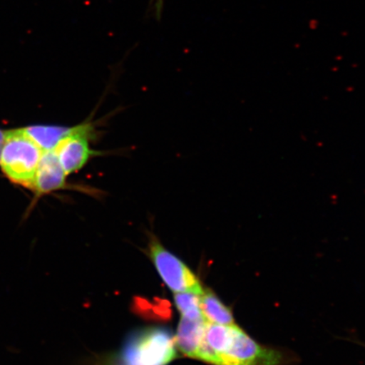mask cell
I'll return each instance as SVG.
<instances>
[{
  "label": "cell",
  "mask_w": 365,
  "mask_h": 365,
  "mask_svg": "<svg viewBox=\"0 0 365 365\" xmlns=\"http://www.w3.org/2000/svg\"><path fill=\"white\" fill-rule=\"evenodd\" d=\"M284 354L268 348L236 325L207 323L197 359L212 365H281Z\"/></svg>",
  "instance_id": "1"
},
{
  "label": "cell",
  "mask_w": 365,
  "mask_h": 365,
  "mask_svg": "<svg viewBox=\"0 0 365 365\" xmlns=\"http://www.w3.org/2000/svg\"><path fill=\"white\" fill-rule=\"evenodd\" d=\"M177 357L175 337L166 327L132 332L121 350L105 365H168Z\"/></svg>",
  "instance_id": "2"
},
{
  "label": "cell",
  "mask_w": 365,
  "mask_h": 365,
  "mask_svg": "<svg viewBox=\"0 0 365 365\" xmlns=\"http://www.w3.org/2000/svg\"><path fill=\"white\" fill-rule=\"evenodd\" d=\"M43 150L19 129L8 130L0 153V166L9 180L34 190Z\"/></svg>",
  "instance_id": "3"
},
{
  "label": "cell",
  "mask_w": 365,
  "mask_h": 365,
  "mask_svg": "<svg viewBox=\"0 0 365 365\" xmlns=\"http://www.w3.org/2000/svg\"><path fill=\"white\" fill-rule=\"evenodd\" d=\"M149 255L168 289L175 293L203 294L204 289L197 277L155 237L150 241Z\"/></svg>",
  "instance_id": "4"
},
{
  "label": "cell",
  "mask_w": 365,
  "mask_h": 365,
  "mask_svg": "<svg viewBox=\"0 0 365 365\" xmlns=\"http://www.w3.org/2000/svg\"><path fill=\"white\" fill-rule=\"evenodd\" d=\"M96 137L94 122H84L80 130L61 141L54 150L67 176L81 170L91 158L101 156L103 153L91 147V140Z\"/></svg>",
  "instance_id": "5"
},
{
  "label": "cell",
  "mask_w": 365,
  "mask_h": 365,
  "mask_svg": "<svg viewBox=\"0 0 365 365\" xmlns=\"http://www.w3.org/2000/svg\"><path fill=\"white\" fill-rule=\"evenodd\" d=\"M66 178L56 150L43 152L36 172L34 190L36 195H43L65 189Z\"/></svg>",
  "instance_id": "6"
},
{
  "label": "cell",
  "mask_w": 365,
  "mask_h": 365,
  "mask_svg": "<svg viewBox=\"0 0 365 365\" xmlns=\"http://www.w3.org/2000/svg\"><path fill=\"white\" fill-rule=\"evenodd\" d=\"M207 323L205 319H190L181 317L175 336V344L182 354L197 359Z\"/></svg>",
  "instance_id": "7"
},
{
  "label": "cell",
  "mask_w": 365,
  "mask_h": 365,
  "mask_svg": "<svg viewBox=\"0 0 365 365\" xmlns=\"http://www.w3.org/2000/svg\"><path fill=\"white\" fill-rule=\"evenodd\" d=\"M83 123L72 127L34 125L19 129L22 134L34 141L43 152L53 150L63 140L80 130Z\"/></svg>",
  "instance_id": "8"
},
{
  "label": "cell",
  "mask_w": 365,
  "mask_h": 365,
  "mask_svg": "<svg viewBox=\"0 0 365 365\" xmlns=\"http://www.w3.org/2000/svg\"><path fill=\"white\" fill-rule=\"evenodd\" d=\"M200 309L207 322L217 325H235L232 310L223 304L218 297L210 289L204 290L200 298Z\"/></svg>",
  "instance_id": "9"
},
{
  "label": "cell",
  "mask_w": 365,
  "mask_h": 365,
  "mask_svg": "<svg viewBox=\"0 0 365 365\" xmlns=\"http://www.w3.org/2000/svg\"><path fill=\"white\" fill-rule=\"evenodd\" d=\"M200 295L193 293H176L175 294L176 307L182 317L190 319H205L202 309H200Z\"/></svg>",
  "instance_id": "10"
},
{
  "label": "cell",
  "mask_w": 365,
  "mask_h": 365,
  "mask_svg": "<svg viewBox=\"0 0 365 365\" xmlns=\"http://www.w3.org/2000/svg\"><path fill=\"white\" fill-rule=\"evenodd\" d=\"M164 0H150V4L154 8L155 15L160 19L163 10Z\"/></svg>",
  "instance_id": "11"
},
{
  "label": "cell",
  "mask_w": 365,
  "mask_h": 365,
  "mask_svg": "<svg viewBox=\"0 0 365 365\" xmlns=\"http://www.w3.org/2000/svg\"><path fill=\"white\" fill-rule=\"evenodd\" d=\"M8 135V130H0V145H2L4 141L6 140Z\"/></svg>",
  "instance_id": "12"
},
{
  "label": "cell",
  "mask_w": 365,
  "mask_h": 365,
  "mask_svg": "<svg viewBox=\"0 0 365 365\" xmlns=\"http://www.w3.org/2000/svg\"><path fill=\"white\" fill-rule=\"evenodd\" d=\"M1 148H2V145H0V153H1Z\"/></svg>",
  "instance_id": "13"
}]
</instances>
